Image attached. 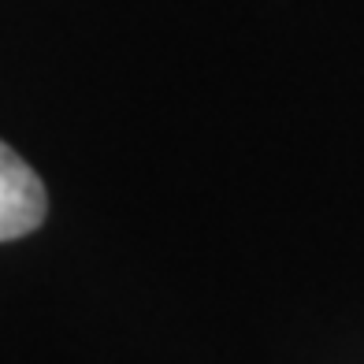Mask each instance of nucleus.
<instances>
[{
    "label": "nucleus",
    "instance_id": "nucleus-1",
    "mask_svg": "<svg viewBox=\"0 0 364 364\" xmlns=\"http://www.w3.org/2000/svg\"><path fill=\"white\" fill-rule=\"evenodd\" d=\"M45 212L48 193L38 171L11 145L0 141V242L26 238L45 223Z\"/></svg>",
    "mask_w": 364,
    "mask_h": 364
}]
</instances>
